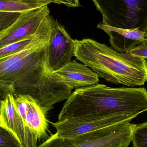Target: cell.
I'll use <instances>...</instances> for the list:
<instances>
[{
	"label": "cell",
	"instance_id": "obj_4",
	"mask_svg": "<svg viewBox=\"0 0 147 147\" xmlns=\"http://www.w3.org/2000/svg\"><path fill=\"white\" fill-rule=\"evenodd\" d=\"M136 125L124 122L71 138L54 134L37 147H128Z\"/></svg>",
	"mask_w": 147,
	"mask_h": 147
},
{
	"label": "cell",
	"instance_id": "obj_18",
	"mask_svg": "<svg viewBox=\"0 0 147 147\" xmlns=\"http://www.w3.org/2000/svg\"><path fill=\"white\" fill-rule=\"evenodd\" d=\"M129 53L133 56L142 58H147V40L141 44L132 49L129 52Z\"/></svg>",
	"mask_w": 147,
	"mask_h": 147
},
{
	"label": "cell",
	"instance_id": "obj_13",
	"mask_svg": "<svg viewBox=\"0 0 147 147\" xmlns=\"http://www.w3.org/2000/svg\"><path fill=\"white\" fill-rule=\"evenodd\" d=\"M45 6L42 4H29L14 0H0V11L7 12H19Z\"/></svg>",
	"mask_w": 147,
	"mask_h": 147
},
{
	"label": "cell",
	"instance_id": "obj_3",
	"mask_svg": "<svg viewBox=\"0 0 147 147\" xmlns=\"http://www.w3.org/2000/svg\"><path fill=\"white\" fill-rule=\"evenodd\" d=\"M74 57L108 82L134 87L147 81L144 59L118 52L94 40H75Z\"/></svg>",
	"mask_w": 147,
	"mask_h": 147
},
{
	"label": "cell",
	"instance_id": "obj_2",
	"mask_svg": "<svg viewBox=\"0 0 147 147\" xmlns=\"http://www.w3.org/2000/svg\"><path fill=\"white\" fill-rule=\"evenodd\" d=\"M147 111V90L143 87H109L97 84L76 89L64 103L58 121L92 115L138 116Z\"/></svg>",
	"mask_w": 147,
	"mask_h": 147
},
{
	"label": "cell",
	"instance_id": "obj_20",
	"mask_svg": "<svg viewBox=\"0 0 147 147\" xmlns=\"http://www.w3.org/2000/svg\"><path fill=\"white\" fill-rule=\"evenodd\" d=\"M54 3L63 4L69 7H77L80 6L79 0H53Z\"/></svg>",
	"mask_w": 147,
	"mask_h": 147
},
{
	"label": "cell",
	"instance_id": "obj_8",
	"mask_svg": "<svg viewBox=\"0 0 147 147\" xmlns=\"http://www.w3.org/2000/svg\"><path fill=\"white\" fill-rule=\"evenodd\" d=\"M47 6L21 13L16 21L0 34V48L33 36L44 19L50 15Z\"/></svg>",
	"mask_w": 147,
	"mask_h": 147
},
{
	"label": "cell",
	"instance_id": "obj_19",
	"mask_svg": "<svg viewBox=\"0 0 147 147\" xmlns=\"http://www.w3.org/2000/svg\"><path fill=\"white\" fill-rule=\"evenodd\" d=\"M15 93L13 83L0 80V97L4 98L9 93Z\"/></svg>",
	"mask_w": 147,
	"mask_h": 147
},
{
	"label": "cell",
	"instance_id": "obj_11",
	"mask_svg": "<svg viewBox=\"0 0 147 147\" xmlns=\"http://www.w3.org/2000/svg\"><path fill=\"white\" fill-rule=\"evenodd\" d=\"M71 90L91 86L98 84L99 77L91 69L76 60L55 71Z\"/></svg>",
	"mask_w": 147,
	"mask_h": 147
},
{
	"label": "cell",
	"instance_id": "obj_6",
	"mask_svg": "<svg viewBox=\"0 0 147 147\" xmlns=\"http://www.w3.org/2000/svg\"><path fill=\"white\" fill-rule=\"evenodd\" d=\"M138 116L116 114L92 115L71 117L51 122L57 137L71 138L124 122H131Z\"/></svg>",
	"mask_w": 147,
	"mask_h": 147
},
{
	"label": "cell",
	"instance_id": "obj_7",
	"mask_svg": "<svg viewBox=\"0 0 147 147\" xmlns=\"http://www.w3.org/2000/svg\"><path fill=\"white\" fill-rule=\"evenodd\" d=\"M15 105L23 123L34 143L38 146L41 141L50 136L49 121L46 115L49 110L40 105L34 98L27 94L14 93Z\"/></svg>",
	"mask_w": 147,
	"mask_h": 147
},
{
	"label": "cell",
	"instance_id": "obj_1",
	"mask_svg": "<svg viewBox=\"0 0 147 147\" xmlns=\"http://www.w3.org/2000/svg\"><path fill=\"white\" fill-rule=\"evenodd\" d=\"M54 20L47 16L28 45L0 59V80L13 82L16 93L30 95L50 110L72 93L49 63L48 45Z\"/></svg>",
	"mask_w": 147,
	"mask_h": 147
},
{
	"label": "cell",
	"instance_id": "obj_16",
	"mask_svg": "<svg viewBox=\"0 0 147 147\" xmlns=\"http://www.w3.org/2000/svg\"><path fill=\"white\" fill-rule=\"evenodd\" d=\"M33 36L0 48V59L20 51L29 44Z\"/></svg>",
	"mask_w": 147,
	"mask_h": 147
},
{
	"label": "cell",
	"instance_id": "obj_23",
	"mask_svg": "<svg viewBox=\"0 0 147 147\" xmlns=\"http://www.w3.org/2000/svg\"><path fill=\"white\" fill-rule=\"evenodd\" d=\"M3 98H2L1 97H0V103H1V100Z\"/></svg>",
	"mask_w": 147,
	"mask_h": 147
},
{
	"label": "cell",
	"instance_id": "obj_22",
	"mask_svg": "<svg viewBox=\"0 0 147 147\" xmlns=\"http://www.w3.org/2000/svg\"><path fill=\"white\" fill-rule=\"evenodd\" d=\"M144 60H145V64H146V66L147 69V58L145 59Z\"/></svg>",
	"mask_w": 147,
	"mask_h": 147
},
{
	"label": "cell",
	"instance_id": "obj_17",
	"mask_svg": "<svg viewBox=\"0 0 147 147\" xmlns=\"http://www.w3.org/2000/svg\"><path fill=\"white\" fill-rule=\"evenodd\" d=\"M21 13L0 11V34L4 32L16 21Z\"/></svg>",
	"mask_w": 147,
	"mask_h": 147
},
{
	"label": "cell",
	"instance_id": "obj_12",
	"mask_svg": "<svg viewBox=\"0 0 147 147\" xmlns=\"http://www.w3.org/2000/svg\"><path fill=\"white\" fill-rule=\"evenodd\" d=\"M97 28L102 29L109 37L112 48L118 52L127 53L146 40V32L138 29L117 28L99 23Z\"/></svg>",
	"mask_w": 147,
	"mask_h": 147
},
{
	"label": "cell",
	"instance_id": "obj_5",
	"mask_svg": "<svg viewBox=\"0 0 147 147\" xmlns=\"http://www.w3.org/2000/svg\"><path fill=\"white\" fill-rule=\"evenodd\" d=\"M102 16V24L147 32V0H92Z\"/></svg>",
	"mask_w": 147,
	"mask_h": 147
},
{
	"label": "cell",
	"instance_id": "obj_9",
	"mask_svg": "<svg viewBox=\"0 0 147 147\" xmlns=\"http://www.w3.org/2000/svg\"><path fill=\"white\" fill-rule=\"evenodd\" d=\"M75 40H74L64 28L54 20L48 45V57L50 66L54 72L68 64L74 57Z\"/></svg>",
	"mask_w": 147,
	"mask_h": 147
},
{
	"label": "cell",
	"instance_id": "obj_14",
	"mask_svg": "<svg viewBox=\"0 0 147 147\" xmlns=\"http://www.w3.org/2000/svg\"><path fill=\"white\" fill-rule=\"evenodd\" d=\"M133 147H147V121L136 124L133 131Z\"/></svg>",
	"mask_w": 147,
	"mask_h": 147
},
{
	"label": "cell",
	"instance_id": "obj_24",
	"mask_svg": "<svg viewBox=\"0 0 147 147\" xmlns=\"http://www.w3.org/2000/svg\"><path fill=\"white\" fill-rule=\"evenodd\" d=\"M146 38L147 40V32H146Z\"/></svg>",
	"mask_w": 147,
	"mask_h": 147
},
{
	"label": "cell",
	"instance_id": "obj_10",
	"mask_svg": "<svg viewBox=\"0 0 147 147\" xmlns=\"http://www.w3.org/2000/svg\"><path fill=\"white\" fill-rule=\"evenodd\" d=\"M13 93H9L0 103V125L11 131L23 147H37L15 105Z\"/></svg>",
	"mask_w": 147,
	"mask_h": 147
},
{
	"label": "cell",
	"instance_id": "obj_21",
	"mask_svg": "<svg viewBox=\"0 0 147 147\" xmlns=\"http://www.w3.org/2000/svg\"><path fill=\"white\" fill-rule=\"evenodd\" d=\"M17 1L21 2L24 3L29 4H42L47 5L51 3H54L53 0H14Z\"/></svg>",
	"mask_w": 147,
	"mask_h": 147
},
{
	"label": "cell",
	"instance_id": "obj_15",
	"mask_svg": "<svg viewBox=\"0 0 147 147\" xmlns=\"http://www.w3.org/2000/svg\"><path fill=\"white\" fill-rule=\"evenodd\" d=\"M0 147H23L11 131L0 125Z\"/></svg>",
	"mask_w": 147,
	"mask_h": 147
}]
</instances>
